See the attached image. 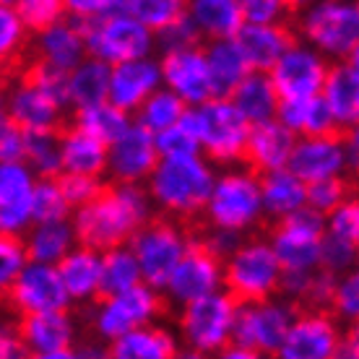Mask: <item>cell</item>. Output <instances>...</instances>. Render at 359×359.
Listing matches in <instances>:
<instances>
[{
  "label": "cell",
  "instance_id": "obj_1",
  "mask_svg": "<svg viewBox=\"0 0 359 359\" xmlns=\"http://www.w3.org/2000/svg\"><path fill=\"white\" fill-rule=\"evenodd\" d=\"M146 196L138 188V182H99L94 196L79 206L73 237L91 252L128 248L130 237L146 222Z\"/></svg>",
  "mask_w": 359,
  "mask_h": 359
},
{
  "label": "cell",
  "instance_id": "obj_2",
  "mask_svg": "<svg viewBox=\"0 0 359 359\" xmlns=\"http://www.w3.org/2000/svg\"><path fill=\"white\" fill-rule=\"evenodd\" d=\"M222 284L226 287V299L234 307L258 305L278 292L281 266L271 245L263 243L261 234L252 232L248 243H240L222 263Z\"/></svg>",
  "mask_w": 359,
  "mask_h": 359
},
{
  "label": "cell",
  "instance_id": "obj_3",
  "mask_svg": "<svg viewBox=\"0 0 359 359\" xmlns=\"http://www.w3.org/2000/svg\"><path fill=\"white\" fill-rule=\"evenodd\" d=\"M71 16V13H68ZM81 32L86 53L104 63H123L144 57L151 45V32L128 13H102V16H71Z\"/></svg>",
  "mask_w": 359,
  "mask_h": 359
},
{
  "label": "cell",
  "instance_id": "obj_4",
  "mask_svg": "<svg viewBox=\"0 0 359 359\" xmlns=\"http://www.w3.org/2000/svg\"><path fill=\"white\" fill-rule=\"evenodd\" d=\"M182 245L185 240H182L177 224L164 211L146 216V222L135 229V234L128 243V250L135 255L146 287H167L172 271L182 255Z\"/></svg>",
  "mask_w": 359,
  "mask_h": 359
},
{
  "label": "cell",
  "instance_id": "obj_5",
  "mask_svg": "<svg viewBox=\"0 0 359 359\" xmlns=\"http://www.w3.org/2000/svg\"><path fill=\"white\" fill-rule=\"evenodd\" d=\"M68 299L63 281L50 263H29L21 269L8 284L0 287V310L11 318L21 313H68Z\"/></svg>",
  "mask_w": 359,
  "mask_h": 359
},
{
  "label": "cell",
  "instance_id": "obj_6",
  "mask_svg": "<svg viewBox=\"0 0 359 359\" xmlns=\"http://www.w3.org/2000/svg\"><path fill=\"white\" fill-rule=\"evenodd\" d=\"M234 305L226 294H201L188 299L180 313V331L185 336V344L193 346V354H222L229 328H232Z\"/></svg>",
  "mask_w": 359,
  "mask_h": 359
},
{
  "label": "cell",
  "instance_id": "obj_7",
  "mask_svg": "<svg viewBox=\"0 0 359 359\" xmlns=\"http://www.w3.org/2000/svg\"><path fill=\"white\" fill-rule=\"evenodd\" d=\"M196 112L198 123H201L198 144L206 149L208 159L214 164L240 162V151H243V144L250 130V123L240 115V109L226 99L211 97L201 102Z\"/></svg>",
  "mask_w": 359,
  "mask_h": 359
},
{
  "label": "cell",
  "instance_id": "obj_8",
  "mask_svg": "<svg viewBox=\"0 0 359 359\" xmlns=\"http://www.w3.org/2000/svg\"><path fill=\"white\" fill-rule=\"evenodd\" d=\"M170 305L172 302L159 294V289L135 284V287L107 299L102 307H97L99 315L94 320V328H97L99 339H115V336L130 331L135 325L149 323V318L170 315Z\"/></svg>",
  "mask_w": 359,
  "mask_h": 359
},
{
  "label": "cell",
  "instance_id": "obj_9",
  "mask_svg": "<svg viewBox=\"0 0 359 359\" xmlns=\"http://www.w3.org/2000/svg\"><path fill=\"white\" fill-rule=\"evenodd\" d=\"M263 208L258 182L250 175H226L208 196V219L219 229L243 232L258 219Z\"/></svg>",
  "mask_w": 359,
  "mask_h": 359
},
{
  "label": "cell",
  "instance_id": "obj_10",
  "mask_svg": "<svg viewBox=\"0 0 359 359\" xmlns=\"http://www.w3.org/2000/svg\"><path fill=\"white\" fill-rule=\"evenodd\" d=\"M222 263H224L222 252L216 250L206 237L185 240L182 255L167 281L172 297L180 302H188V299L214 292L219 276H222Z\"/></svg>",
  "mask_w": 359,
  "mask_h": 359
},
{
  "label": "cell",
  "instance_id": "obj_11",
  "mask_svg": "<svg viewBox=\"0 0 359 359\" xmlns=\"http://www.w3.org/2000/svg\"><path fill=\"white\" fill-rule=\"evenodd\" d=\"M299 21L292 18H276L269 24H250L245 21L243 27L234 32V45L243 53L245 63L250 71H266L278 60V55L299 45Z\"/></svg>",
  "mask_w": 359,
  "mask_h": 359
},
{
  "label": "cell",
  "instance_id": "obj_12",
  "mask_svg": "<svg viewBox=\"0 0 359 359\" xmlns=\"http://www.w3.org/2000/svg\"><path fill=\"white\" fill-rule=\"evenodd\" d=\"M8 328L21 341L27 357H76L68 313H21Z\"/></svg>",
  "mask_w": 359,
  "mask_h": 359
},
{
  "label": "cell",
  "instance_id": "obj_13",
  "mask_svg": "<svg viewBox=\"0 0 359 359\" xmlns=\"http://www.w3.org/2000/svg\"><path fill=\"white\" fill-rule=\"evenodd\" d=\"M299 32L315 45L339 57H357V6L323 3L299 21Z\"/></svg>",
  "mask_w": 359,
  "mask_h": 359
},
{
  "label": "cell",
  "instance_id": "obj_14",
  "mask_svg": "<svg viewBox=\"0 0 359 359\" xmlns=\"http://www.w3.org/2000/svg\"><path fill=\"white\" fill-rule=\"evenodd\" d=\"M297 144V133L292 128L281 126L278 120H261L250 123L248 138L240 151V164L248 167L250 177L266 175L273 170H284L292 149Z\"/></svg>",
  "mask_w": 359,
  "mask_h": 359
},
{
  "label": "cell",
  "instance_id": "obj_15",
  "mask_svg": "<svg viewBox=\"0 0 359 359\" xmlns=\"http://www.w3.org/2000/svg\"><path fill=\"white\" fill-rule=\"evenodd\" d=\"M341 325L325 315L302 313L292 315L289 331L284 336L278 357L287 359H325L339 357L341 346Z\"/></svg>",
  "mask_w": 359,
  "mask_h": 359
},
{
  "label": "cell",
  "instance_id": "obj_16",
  "mask_svg": "<svg viewBox=\"0 0 359 359\" xmlns=\"http://www.w3.org/2000/svg\"><path fill=\"white\" fill-rule=\"evenodd\" d=\"M325 79V60L318 55L292 47L278 55L269 68V81L276 99H307L320 94Z\"/></svg>",
  "mask_w": 359,
  "mask_h": 359
},
{
  "label": "cell",
  "instance_id": "obj_17",
  "mask_svg": "<svg viewBox=\"0 0 359 359\" xmlns=\"http://www.w3.org/2000/svg\"><path fill=\"white\" fill-rule=\"evenodd\" d=\"M162 79L170 83L175 94L185 102H206L211 99V81H208V65L203 45H185V47H170L159 65Z\"/></svg>",
  "mask_w": 359,
  "mask_h": 359
},
{
  "label": "cell",
  "instance_id": "obj_18",
  "mask_svg": "<svg viewBox=\"0 0 359 359\" xmlns=\"http://www.w3.org/2000/svg\"><path fill=\"white\" fill-rule=\"evenodd\" d=\"M156 162H159V151H156L154 133L146 130L141 123L128 126L126 133L109 146L107 167H112L115 182H141L151 175Z\"/></svg>",
  "mask_w": 359,
  "mask_h": 359
},
{
  "label": "cell",
  "instance_id": "obj_19",
  "mask_svg": "<svg viewBox=\"0 0 359 359\" xmlns=\"http://www.w3.org/2000/svg\"><path fill=\"white\" fill-rule=\"evenodd\" d=\"M32 42L34 36L21 24L16 11L0 3V97L16 86L18 73L32 55Z\"/></svg>",
  "mask_w": 359,
  "mask_h": 359
},
{
  "label": "cell",
  "instance_id": "obj_20",
  "mask_svg": "<svg viewBox=\"0 0 359 359\" xmlns=\"http://www.w3.org/2000/svg\"><path fill=\"white\" fill-rule=\"evenodd\" d=\"M159 81V68L149 60H123V63H112L109 68V89H107V102H112L115 107L126 109L128 115L144 104V99L149 97Z\"/></svg>",
  "mask_w": 359,
  "mask_h": 359
},
{
  "label": "cell",
  "instance_id": "obj_21",
  "mask_svg": "<svg viewBox=\"0 0 359 359\" xmlns=\"http://www.w3.org/2000/svg\"><path fill=\"white\" fill-rule=\"evenodd\" d=\"M107 144H102L99 138L89 135L79 126H73L71 117L60 120V170L99 177L107 170Z\"/></svg>",
  "mask_w": 359,
  "mask_h": 359
},
{
  "label": "cell",
  "instance_id": "obj_22",
  "mask_svg": "<svg viewBox=\"0 0 359 359\" xmlns=\"http://www.w3.org/2000/svg\"><path fill=\"white\" fill-rule=\"evenodd\" d=\"M32 188L24 164L0 162V229L13 232L32 219Z\"/></svg>",
  "mask_w": 359,
  "mask_h": 359
},
{
  "label": "cell",
  "instance_id": "obj_23",
  "mask_svg": "<svg viewBox=\"0 0 359 359\" xmlns=\"http://www.w3.org/2000/svg\"><path fill=\"white\" fill-rule=\"evenodd\" d=\"M104 357L117 359H175L180 357V349L170 333L159 325L141 323L130 331L109 339Z\"/></svg>",
  "mask_w": 359,
  "mask_h": 359
},
{
  "label": "cell",
  "instance_id": "obj_24",
  "mask_svg": "<svg viewBox=\"0 0 359 359\" xmlns=\"http://www.w3.org/2000/svg\"><path fill=\"white\" fill-rule=\"evenodd\" d=\"M6 104L3 112L24 130H45V128H55L63 117H60V102H55L53 97H47L45 91L29 89V86H13L6 94Z\"/></svg>",
  "mask_w": 359,
  "mask_h": 359
},
{
  "label": "cell",
  "instance_id": "obj_25",
  "mask_svg": "<svg viewBox=\"0 0 359 359\" xmlns=\"http://www.w3.org/2000/svg\"><path fill=\"white\" fill-rule=\"evenodd\" d=\"M320 94H323L331 115L339 123L357 126V57H344L339 63H325V79Z\"/></svg>",
  "mask_w": 359,
  "mask_h": 359
},
{
  "label": "cell",
  "instance_id": "obj_26",
  "mask_svg": "<svg viewBox=\"0 0 359 359\" xmlns=\"http://www.w3.org/2000/svg\"><path fill=\"white\" fill-rule=\"evenodd\" d=\"M344 167H346L344 146L328 144V141H310V138L297 141L287 159V170L297 175L302 182L323 180L328 175L341 172Z\"/></svg>",
  "mask_w": 359,
  "mask_h": 359
},
{
  "label": "cell",
  "instance_id": "obj_27",
  "mask_svg": "<svg viewBox=\"0 0 359 359\" xmlns=\"http://www.w3.org/2000/svg\"><path fill=\"white\" fill-rule=\"evenodd\" d=\"M203 55H206L208 65L211 97L226 99L229 91L240 83V79L250 71L243 53L237 50L234 39H208V42H203Z\"/></svg>",
  "mask_w": 359,
  "mask_h": 359
},
{
  "label": "cell",
  "instance_id": "obj_28",
  "mask_svg": "<svg viewBox=\"0 0 359 359\" xmlns=\"http://www.w3.org/2000/svg\"><path fill=\"white\" fill-rule=\"evenodd\" d=\"M135 284H141V271H138V261H135L133 252L126 248L107 250L104 258L99 261V284L89 294V305L97 310L107 299L135 287Z\"/></svg>",
  "mask_w": 359,
  "mask_h": 359
},
{
  "label": "cell",
  "instance_id": "obj_29",
  "mask_svg": "<svg viewBox=\"0 0 359 359\" xmlns=\"http://www.w3.org/2000/svg\"><path fill=\"white\" fill-rule=\"evenodd\" d=\"M34 36H36L34 39L36 53L42 55L45 60H50L53 65L63 68V71H73L83 57H89L86 45H83L81 39V32L76 29V24H73V18L68 13H65V18L60 24H55L47 32Z\"/></svg>",
  "mask_w": 359,
  "mask_h": 359
},
{
  "label": "cell",
  "instance_id": "obj_30",
  "mask_svg": "<svg viewBox=\"0 0 359 359\" xmlns=\"http://www.w3.org/2000/svg\"><path fill=\"white\" fill-rule=\"evenodd\" d=\"M188 16L203 39H232L245 18L237 0H190Z\"/></svg>",
  "mask_w": 359,
  "mask_h": 359
},
{
  "label": "cell",
  "instance_id": "obj_31",
  "mask_svg": "<svg viewBox=\"0 0 359 359\" xmlns=\"http://www.w3.org/2000/svg\"><path fill=\"white\" fill-rule=\"evenodd\" d=\"M226 102H232L248 123H261V120L273 117L276 94H273V89H271L269 73L248 71L243 79H240V83L229 91Z\"/></svg>",
  "mask_w": 359,
  "mask_h": 359
},
{
  "label": "cell",
  "instance_id": "obj_32",
  "mask_svg": "<svg viewBox=\"0 0 359 359\" xmlns=\"http://www.w3.org/2000/svg\"><path fill=\"white\" fill-rule=\"evenodd\" d=\"M258 182V190H261V201L266 211L273 216L289 214L294 208L305 206V182L292 175V172L284 167V170H273L266 172V175H258L252 177Z\"/></svg>",
  "mask_w": 359,
  "mask_h": 359
},
{
  "label": "cell",
  "instance_id": "obj_33",
  "mask_svg": "<svg viewBox=\"0 0 359 359\" xmlns=\"http://www.w3.org/2000/svg\"><path fill=\"white\" fill-rule=\"evenodd\" d=\"M109 89V63L99 57H83L71 71L68 79V99L76 107H91L99 102H107Z\"/></svg>",
  "mask_w": 359,
  "mask_h": 359
},
{
  "label": "cell",
  "instance_id": "obj_34",
  "mask_svg": "<svg viewBox=\"0 0 359 359\" xmlns=\"http://www.w3.org/2000/svg\"><path fill=\"white\" fill-rule=\"evenodd\" d=\"M128 117L130 115H128L126 109L115 107L112 102H99V104H91V107H76L71 120L73 126H79L89 135L99 138L102 144L112 146L130 126Z\"/></svg>",
  "mask_w": 359,
  "mask_h": 359
},
{
  "label": "cell",
  "instance_id": "obj_35",
  "mask_svg": "<svg viewBox=\"0 0 359 359\" xmlns=\"http://www.w3.org/2000/svg\"><path fill=\"white\" fill-rule=\"evenodd\" d=\"M73 226L65 219L42 222L29 237H24V255L29 263H55L71 250Z\"/></svg>",
  "mask_w": 359,
  "mask_h": 359
},
{
  "label": "cell",
  "instance_id": "obj_36",
  "mask_svg": "<svg viewBox=\"0 0 359 359\" xmlns=\"http://www.w3.org/2000/svg\"><path fill=\"white\" fill-rule=\"evenodd\" d=\"M55 271L71 297H89L99 284V258L97 252L86 250V248L65 252L63 258H57Z\"/></svg>",
  "mask_w": 359,
  "mask_h": 359
},
{
  "label": "cell",
  "instance_id": "obj_37",
  "mask_svg": "<svg viewBox=\"0 0 359 359\" xmlns=\"http://www.w3.org/2000/svg\"><path fill=\"white\" fill-rule=\"evenodd\" d=\"M357 198V177L354 175H328L323 180H313L305 182V206L315 208L318 214L328 216L331 211Z\"/></svg>",
  "mask_w": 359,
  "mask_h": 359
},
{
  "label": "cell",
  "instance_id": "obj_38",
  "mask_svg": "<svg viewBox=\"0 0 359 359\" xmlns=\"http://www.w3.org/2000/svg\"><path fill=\"white\" fill-rule=\"evenodd\" d=\"M188 6L190 0H128V13L149 32H164L188 16Z\"/></svg>",
  "mask_w": 359,
  "mask_h": 359
},
{
  "label": "cell",
  "instance_id": "obj_39",
  "mask_svg": "<svg viewBox=\"0 0 359 359\" xmlns=\"http://www.w3.org/2000/svg\"><path fill=\"white\" fill-rule=\"evenodd\" d=\"M188 109V102L177 94H170V91H156V94H149L144 99V104L135 109L138 112V123L151 130V133H159L164 128L175 126L182 112Z\"/></svg>",
  "mask_w": 359,
  "mask_h": 359
},
{
  "label": "cell",
  "instance_id": "obj_40",
  "mask_svg": "<svg viewBox=\"0 0 359 359\" xmlns=\"http://www.w3.org/2000/svg\"><path fill=\"white\" fill-rule=\"evenodd\" d=\"M11 8L32 34H42L65 18V0H16Z\"/></svg>",
  "mask_w": 359,
  "mask_h": 359
},
{
  "label": "cell",
  "instance_id": "obj_41",
  "mask_svg": "<svg viewBox=\"0 0 359 359\" xmlns=\"http://www.w3.org/2000/svg\"><path fill=\"white\" fill-rule=\"evenodd\" d=\"M68 214H71V206L65 203L60 190L55 188V182L47 175H39L32 188V219L36 224H42V222L65 219Z\"/></svg>",
  "mask_w": 359,
  "mask_h": 359
},
{
  "label": "cell",
  "instance_id": "obj_42",
  "mask_svg": "<svg viewBox=\"0 0 359 359\" xmlns=\"http://www.w3.org/2000/svg\"><path fill=\"white\" fill-rule=\"evenodd\" d=\"M47 177L55 182V188L60 190V196L65 198V203L71 208L83 206L94 190L99 188V177H91V175H79V172H68V170H55L50 172Z\"/></svg>",
  "mask_w": 359,
  "mask_h": 359
},
{
  "label": "cell",
  "instance_id": "obj_43",
  "mask_svg": "<svg viewBox=\"0 0 359 359\" xmlns=\"http://www.w3.org/2000/svg\"><path fill=\"white\" fill-rule=\"evenodd\" d=\"M328 234L336 237L339 243L349 245L357 250V240H359V206H357V198H351L346 203L331 211L328 214Z\"/></svg>",
  "mask_w": 359,
  "mask_h": 359
},
{
  "label": "cell",
  "instance_id": "obj_44",
  "mask_svg": "<svg viewBox=\"0 0 359 359\" xmlns=\"http://www.w3.org/2000/svg\"><path fill=\"white\" fill-rule=\"evenodd\" d=\"M154 141H156L159 156H196L198 146H201L198 138H193L180 123L154 133Z\"/></svg>",
  "mask_w": 359,
  "mask_h": 359
},
{
  "label": "cell",
  "instance_id": "obj_45",
  "mask_svg": "<svg viewBox=\"0 0 359 359\" xmlns=\"http://www.w3.org/2000/svg\"><path fill=\"white\" fill-rule=\"evenodd\" d=\"M27 255H24V237L0 229V287L8 284L18 271L24 269Z\"/></svg>",
  "mask_w": 359,
  "mask_h": 359
},
{
  "label": "cell",
  "instance_id": "obj_46",
  "mask_svg": "<svg viewBox=\"0 0 359 359\" xmlns=\"http://www.w3.org/2000/svg\"><path fill=\"white\" fill-rule=\"evenodd\" d=\"M24 135L27 130L18 128L3 109H0V162L24 164Z\"/></svg>",
  "mask_w": 359,
  "mask_h": 359
},
{
  "label": "cell",
  "instance_id": "obj_47",
  "mask_svg": "<svg viewBox=\"0 0 359 359\" xmlns=\"http://www.w3.org/2000/svg\"><path fill=\"white\" fill-rule=\"evenodd\" d=\"M333 302H336V313H339L341 323L346 318H349V323H357V276L354 273L349 278L336 281Z\"/></svg>",
  "mask_w": 359,
  "mask_h": 359
},
{
  "label": "cell",
  "instance_id": "obj_48",
  "mask_svg": "<svg viewBox=\"0 0 359 359\" xmlns=\"http://www.w3.org/2000/svg\"><path fill=\"white\" fill-rule=\"evenodd\" d=\"M237 3H240L243 18L250 24H269V21L281 18L284 13L281 0H237Z\"/></svg>",
  "mask_w": 359,
  "mask_h": 359
},
{
  "label": "cell",
  "instance_id": "obj_49",
  "mask_svg": "<svg viewBox=\"0 0 359 359\" xmlns=\"http://www.w3.org/2000/svg\"><path fill=\"white\" fill-rule=\"evenodd\" d=\"M126 13V0H65V13L71 16H102V13Z\"/></svg>",
  "mask_w": 359,
  "mask_h": 359
},
{
  "label": "cell",
  "instance_id": "obj_50",
  "mask_svg": "<svg viewBox=\"0 0 359 359\" xmlns=\"http://www.w3.org/2000/svg\"><path fill=\"white\" fill-rule=\"evenodd\" d=\"M6 357H27V351L11 328H0V359Z\"/></svg>",
  "mask_w": 359,
  "mask_h": 359
},
{
  "label": "cell",
  "instance_id": "obj_51",
  "mask_svg": "<svg viewBox=\"0 0 359 359\" xmlns=\"http://www.w3.org/2000/svg\"><path fill=\"white\" fill-rule=\"evenodd\" d=\"M307 3H310V0H281V6H284V13H281V16L292 18V21H299Z\"/></svg>",
  "mask_w": 359,
  "mask_h": 359
},
{
  "label": "cell",
  "instance_id": "obj_52",
  "mask_svg": "<svg viewBox=\"0 0 359 359\" xmlns=\"http://www.w3.org/2000/svg\"><path fill=\"white\" fill-rule=\"evenodd\" d=\"M0 3H6V6H13V3H16V0H0Z\"/></svg>",
  "mask_w": 359,
  "mask_h": 359
},
{
  "label": "cell",
  "instance_id": "obj_53",
  "mask_svg": "<svg viewBox=\"0 0 359 359\" xmlns=\"http://www.w3.org/2000/svg\"><path fill=\"white\" fill-rule=\"evenodd\" d=\"M126 11H128V0H126Z\"/></svg>",
  "mask_w": 359,
  "mask_h": 359
}]
</instances>
